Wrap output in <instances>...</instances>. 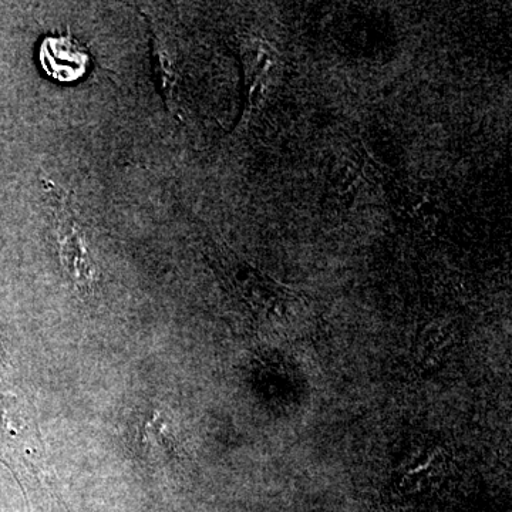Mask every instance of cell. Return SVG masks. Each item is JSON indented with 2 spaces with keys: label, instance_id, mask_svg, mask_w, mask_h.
Masks as SVG:
<instances>
[{
  "label": "cell",
  "instance_id": "1",
  "mask_svg": "<svg viewBox=\"0 0 512 512\" xmlns=\"http://www.w3.org/2000/svg\"><path fill=\"white\" fill-rule=\"evenodd\" d=\"M45 191L50 194L53 228L63 269L77 291L92 292L97 271L82 222L77 218L66 194L52 181H45Z\"/></svg>",
  "mask_w": 512,
  "mask_h": 512
},
{
  "label": "cell",
  "instance_id": "2",
  "mask_svg": "<svg viewBox=\"0 0 512 512\" xmlns=\"http://www.w3.org/2000/svg\"><path fill=\"white\" fill-rule=\"evenodd\" d=\"M39 62L56 82L74 83L89 72L92 57L73 36H47L40 43Z\"/></svg>",
  "mask_w": 512,
  "mask_h": 512
}]
</instances>
